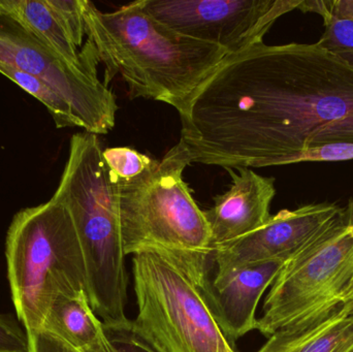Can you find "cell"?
Returning <instances> with one entry per match:
<instances>
[{
  "mask_svg": "<svg viewBox=\"0 0 353 352\" xmlns=\"http://www.w3.org/2000/svg\"><path fill=\"white\" fill-rule=\"evenodd\" d=\"M180 115L191 163L285 165L327 144H353V65L319 43L263 41L226 56Z\"/></svg>",
  "mask_w": 353,
  "mask_h": 352,
  "instance_id": "1",
  "label": "cell"
},
{
  "mask_svg": "<svg viewBox=\"0 0 353 352\" xmlns=\"http://www.w3.org/2000/svg\"><path fill=\"white\" fill-rule=\"evenodd\" d=\"M87 39L105 64L103 84L120 74L130 99L143 97L184 110L192 95L228 55L217 45L172 30L130 2L103 12L82 0Z\"/></svg>",
  "mask_w": 353,
  "mask_h": 352,
  "instance_id": "2",
  "label": "cell"
},
{
  "mask_svg": "<svg viewBox=\"0 0 353 352\" xmlns=\"http://www.w3.org/2000/svg\"><path fill=\"white\" fill-rule=\"evenodd\" d=\"M97 134L80 132L70 141V152L52 198L72 216L86 267L88 298L103 326L130 322L125 315L128 273L120 227L117 180L105 165Z\"/></svg>",
  "mask_w": 353,
  "mask_h": 352,
  "instance_id": "3",
  "label": "cell"
},
{
  "mask_svg": "<svg viewBox=\"0 0 353 352\" xmlns=\"http://www.w3.org/2000/svg\"><path fill=\"white\" fill-rule=\"evenodd\" d=\"M210 256L157 248L132 256L138 304L132 326L157 351L236 352L201 293V281L210 271Z\"/></svg>",
  "mask_w": 353,
  "mask_h": 352,
  "instance_id": "4",
  "label": "cell"
},
{
  "mask_svg": "<svg viewBox=\"0 0 353 352\" xmlns=\"http://www.w3.org/2000/svg\"><path fill=\"white\" fill-rule=\"evenodd\" d=\"M6 256L12 303L26 333L41 330L59 296L88 293L74 221L54 198L14 215L6 234Z\"/></svg>",
  "mask_w": 353,
  "mask_h": 352,
  "instance_id": "5",
  "label": "cell"
},
{
  "mask_svg": "<svg viewBox=\"0 0 353 352\" xmlns=\"http://www.w3.org/2000/svg\"><path fill=\"white\" fill-rule=\"evenodd\" d=\"M188 165L184 151L176 144L138 177L117 181L125 256L147 248L192 256L212 253L205 213L183 179Z\"/></svg>",
  "mask_w": 353,
  "mask_h": 352,
  "instance_id": "6",
  "label": "cell"
},
{
  "mask_svg": "<svg viewBox=\"0 0 353 352\" xmlns=\"http://www.w3.org/2000/svg\"><path fill=\"white\" fill-rule=\"evenodd\" d=\"M353 291V229L343 213L286 260L272 283L256 330L271 337L327 318Z\"/></svg>",
  "mask_w": 353,
  "mask_h": 352,
  "instance_id": "7",
  "label": "cell"
},
{
  "mask_svg": "<svg viewBox=\"0 0 353 352\" xmlns=\"http://www.w3.org/2000/svg\"><path fill=\"white\" fill-rule=\"evenodd\" d=\"M0 66L37 76L61 95L74 110L85 132L107 134L116 123L115 93L97 70L66 63L16 22L0 16Z\"/></svg>",
  "mask_w": 353,
  "mask_h": 352,
  "instance_id": "8",
  "label": "cell"
},
{
  "mask_svg": "<svg viewBox=\"0 0 353 352\" xmlns=\"http://www.w3.org/2000/svg\"><path fill=\"white\" fill-rule=\"evenodd\" d=\"M142 8L172 30L238 53L259 41L276 21L303 0H140Z\"/></svg>",
  "mask_w": 353,
  "mask_h": 352,
  "instance_id": "9",
  "label": "cell"
},
{
  "mask_svg": "<svg viewBox=\"0 0 353 352\" xmlns=\"http://www.w3.org/2000/svg\"><path fill=\"white\" fill-rule=\"evenodd\" d=\"M343 213L330 203L282 210L256 231L225 244L211 253L215 276L222 277L257 262L290 260Z\"/></svg>",
  "mask_w": 353,
  "mask_h": 352,
  "instance_id": "10",
  "label": "cell"
},
{
  "mask_svg": "<svg viewBox=\"0 0 353 352\" xmlns=\"http://www.w3.org/2000/svg\"><path fill=\"white\" fill-rule=\"evenodd\" d=\"M284 264L283 260L257 262L213 278L209 271L201 281L203 298L230 344L256 330L257 306Z\"/></svg>",
  "mask_w": 353,
  "mask_h": 352,
  "instance_id": "11",
  "label": "cell"
},
{
  "mask_svg": "<svg viewBox=\"0 0 353 352\" xmlns=\"http://www.w3.org/2000/svg\"><path fill=\"white\" fill-rule=\"evenodd\" d=\"M232 186L214 198V206L203 211L211 233V251L236 241L268 222L276 194L275 179L259 175L248 167L226 169Z\"/></svg>",
  "mask_w": 353,
  "mask_h": 352,
  "instance_id": "12",
  "label": "cell"
},
{
  "mask_svg": "<svg viewBox=\"0 0 353 352\" xmlns=\"http://www.w3.org/2000/svg\"><path fill=\"white\" fill-rule=\"evenodd\" d=\"M0 16L16 22L70 65L97 70L99 58L92 43L87 39L79 50L46 0H0Z\"/></svg>",
  "mask_w": 353,
  "mask_h": 352,
  "instance_id": "13",
  "label": "cell"
},
{
  "mask_svg": "<svg viewBox=\"0 0 353 352\" xmlns=\"http://www.w3.org/2000/svg\"><path fill=\"white\" fill-rule=\"evenodd\" d=\"M39 331L57 337L77 352H116L86 291L59 296Z\"/></svg>",
  "mask_w": 353,
  "mask_h": 352,
  "instance_id": "14",
  "label": "cell"
},
{
  "mask_svg": "<svg viewBox=\"0 0 353 352\" xmlns=\"http://www.w3.org/2000/svg\"><path fill=\"white\" fill-rule=\"evenodd\" d=\"M256 352H353V314L342 306L309 326L278 331Z\"/></svg>",
  "mask_w": 353,
  "mask_h": 352,
  "instance_id": "15",
  "label": "cell"
},
{
  "mask_svg": "<svg viewBox=\"0 0 353 352\" xmlns=\"http://www.w3.org/2000/svg\"><path fill=\"white\" fill-rule=\"evenodd\" d=\"M299 10L323 17L325 31L317 43L353 65V0H303Z\"/></svg>",
  "mask_w": 353,
  "mask_h": 352,
  "instance_id": "16",
  "label": "cell"
},
{
  "mask_svg": "<svg viewBox=\"0 0 353 352\" xmlns=\"http://www.w3.org/2000/svg\"><path fill=\"white\" fill-rule=\"evenodd\" d=\"M0 74L10 79L23 90L41 101L51 114L56 127L83 128L82 122L70 103L41 79L25 74L10 66H0Z\"/></svg>",
  "mask_w": 353,
  "mask_h": 352,
  "instance_id": "17",
  "label": "cell"
},
{
  "mask_svg": "<svg viewBox=\"0 0 353 352\" xmlns=\"http://www.w3.org/2000/svg\"><path fill=\"white\" fill-rule=\"evenodd\" d=\"M103 155L108 169L117 181H128L138 177L154 161L128 147L105 148Z\"/></svg>",
  "mask_w": 353,
  "mask_h": 352,
  "instance_id": "18",
  "label": "cell"
},
{
  "mask_svg": "<svg viewBox=\"0 0 353 352\" xmlns=\"http://www.w3.org/2000/svg\"><path fill=\"white\" fill-rule=\"evenodd\" d=\"M70 41L80 48L86 35L82 0H46Z\"/></svg>",
  "mask_w": 353,
  "mask_h": 352,
  "instance_id": "19",
  "label": "cell"
},
{
  "mask_svg": "<svg viewBox=\"0 0 353 352\" xmlns=\"http://www.w3.org/2000/svg\"><path fill=\"white\" fill-rule=\"evenodd\" d=\"M353 159V144H327L308 149L292 155L285 161V165L309 161H344Z\"/></svg>",
  "mask_w": 353,
  "mask_h": 352,
  "instance_id": "20",
  "label": "cell"
},
{
  "mask_svg": "<svg viewBox=\"0 0 353 352\" xmlns=\"http://www.w3.org/2000/svg\"><path fill=\"white\" fill-rule=\"evenodd\" d=\"M105 329L116 352H159L134 330L132 322L125 326Z\"/></svg>",
  "mask_w": 353,
  "mask_h": 352,
  "instance_id": "21",
  "label": "cell"
},
{
  "mask_svg": "<svg viewBox=\"0 0 353 352\" xmlns=\"http://www.w3.org/2000/svg\"><path fill=\"white\" fill-rule=\"evenodd\" d=\"M0 352H29L28 335L12 315L0 314Z\"/></svg>",
  "mask_w": 353,
  "mask_h": 352,
  "instance_id": "22",
  "label": "cell"
},
{
  "mask_svg": "<svg viewBox=\"0 0 353 352\" xmlns=\"http://www.w3.org/2000/svg\"><path fill=\"white\" fill-rule=\"evenodd\" d=\"M29 339V352H77L57 337L43 332L27 333Z\"/></svg>",
  "mask_w": 353,
  "mask_h": 352,
  "instance_id": "23",
  "label": "cell"
},
{
  "mask_svg": "<svg viewBox=\"0 0 353 352\" xmlns=\"http://www.w3.org/2000/svg\"><path fill=\"white\" fill-rule=\"evenodd\" d=\"M344 219H345L346 223L353 229V198L348 200L347 206L343 208ZM344 307L350 311V313L353 314V291L347 299H346L345 303L343 304Z\"/></svg>",
  "mask_w": 353,
  "mask_h": 352,
  "instance_id": "24",
  "label": "cell"
}]
</instances>
